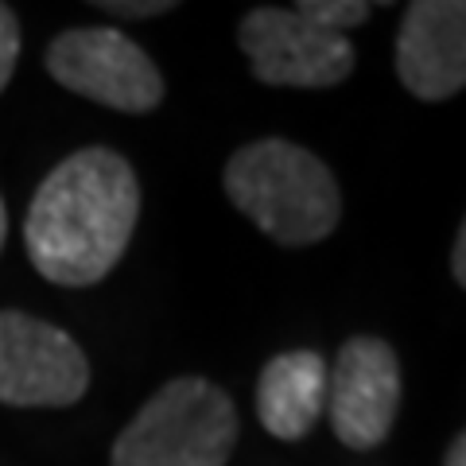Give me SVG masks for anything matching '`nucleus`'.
I'll list each match as a JSON object with an SVG mask.
<instances>
[{"mask_svg":"<svg viewBox=\"0 0 466 466\" xmlns=\"http://www.w3.org/2000/svg\"><path fill=\"white\" fill-rule=\"evenodd\" d=\"M16 58H20V20L8 5H0V94L16 70Z\"/></svg>","mask_w":466,"mask_h":466,"instance_id":"obj_11","label":"nucleus"},{"mask_svg":"<svg viewBox=\"0 0 466 466\" xmlns=\"http://www.w3.org/2000/svg\"><path fill=\"white\" fill-rule=\"evenodd\" d=\"M397 75L420 101L466 90V0H416L397 32Z\"/></svg>","mask_w":466,"mask_h":466,"instance_id":"obj_8","label":"nucleus"},{"mask_svg":"<svg viewBox=\"0 0 466 466\" xmlns=\"http://www.w3.org/2000/svg\"><path fill=\"white\" fill-rule=\"evenodd\" d=\"M443 466H466V431L459 435L455 443L447 447V459H443Z\"/></svg>","mask_w":466,"mask_h":466,"instance_id":"obj_14","label":"nucleus"},{"mask_svg":"<svg viewBox=\"0 0 466 466\" xmlns=\"http://www.w3.org/2000/svg\"><path fill=\"white\" fill-rule=\"evenodd\" d=\"M90 389L82 346L27 311H0V404L70 408Z\"/></svg>","mask_w":466,"mask_h":466,"instance_id":"obj_6","label":"nucleus"},{"mask_svg":"<svg viewBox=\"0 0 466 466\" xmlns=\"http://www.w3.org/2000/svg\"><path fill=\"white\" fill-rule=\"evenodd\" d=\"M296 12L334 35H346L350 27H361L373 16V5H361V0H299Z\"/></svg>","mask_w":466,"mask_h":466,"instance_id":"obj_10","label":"nucleus"},{"mask_svg":"<svg viewBox=\"0 0 466 466\" xmlns=\"http://www.w3.org/2000/svg\"><path fill=\"white\" fill-rule=\"evenodd\" d=\"M222 183L233 207L288 249L323 241L342 218V195L327 164L284 137L238 148L222 171Z\"/></svg>","mask_w":466,"mask_h":466,"instance_id":"obj_2","label":"nucleus"},{"mask_svg":"<svg viewBox=\"0 0 466 466\" xmlns=\"http://www.w3.org/2000/svg\"><path fill=\"white\" fill-rule=\"evenodd\" d=\"M451 272H455V280L466 288V218H462V226H459L455 249H451Z\"/></svg>","mask_w":466,"mask_h":466,"instance_id":"obj_13","label":"nucleus"},{"mask_svg":"<svg viewBox=\"0 0 466 466\" xmlns=\"http://www.w3.org/2000/svg\"><path fill=\"white\" fill-rule=\"evenodd\" d=\"M137 218L140 183L133 164L113 148H82L39 183L24 245L43 280L90 288L121 265Z\"/></svg>","mask_w":466,"mask_h":466,"instance_id":"obj_1","label":"nucleus"},{"mask_svg":"<svg viewBox=\"0 0 466 466\" xmlns=\"http://www.w3.org/2000/svg\"><path fill=\"white\" fill-rule=\"evenodd\" d=\"M238 43L253 66V78L291 90H327L350 78L354 43L334 35L296 8H253L238 27Z\"/></svg>","mask_w":466,"mask_h":466,"instance_id":"obj_5","label":"nucleus"},{"mask_svg":"<svg viewBox=\"0 0 466 466\" xmlns=\"http://www.w3.org/2000/svg\"><path fill=\"white\" fill-rule=\"evenodd\" d=\"M47 75L63 90L121 113H152L164 101V75L148 51L116 27H70L47 47Z\"/></svg>","mask_w":466,"mask_h":466,"instance_id":"obj_4","label":"nucleus"},{"mask_svg":"<svg viewBox=\"0 0 466 466\" xmlns=\"http://www.w3.org/2000/svg\"><path fill=\"white\" fill-rule=\"evenodd\" d=\"M97 8L109 12V16H125V20H152V16L171 12L175 5L171 0H101Z\"/></svg>","mask_w":466,"mask_h":466,"instance_id":"obj_12","label":"nucleus"},{"mask_svg":"<svg viewBox=\"0 0 466 466\" xmlns=\"http://www.w3.org/2000/svg\"><path fill=\"white\" fill-rule=\"evenodd\" d=\"M238 443V408L207 377L156 389L113 443V466H226Z\"/></svg>","mask_w":466,"mask_h":466,"instance_id":"obj_3","label":"nucleus"},{"mask_svg":"<svg viewBox=\"0 0 466 466\" xmlns=\"http://www.w3.org/2000/svg\"><path fill=\"white\" fill-rule=\"evenodd\" d=\"M5 238H8V210H5V198H0V249H5Z\"/></svg>","mask_w":466,"mask_h":466,"instance_id":"obj_15","label":"nucleus"},{"mask_svg":"<svg viewBox=\"0 0 466 466\" xmlns=\"http://www.w3.org/2000/svg\"><path fill=\"white\" fill-rule=\"evenodd\" d=\"M400 408V361L392 346L373 334L342 342L327 370V416L339 443L373 451L389 440Z\"/></svg>","mask_w":466,"mask_h":466,"instance_id":"obj_7","label":"nucleus"},{"mask_svg":"<svg viewBox=\"0 0 466 466\" xmlns=\"http://www.w3.org/2000/svg\"><path fill=\"white\" fill-rule=\"evenodd\" d=\"M327 408V361L315 350L276 354L257 381V416L268 435L296 443Z\"/></svg>","mask_w":466,"mask_h":466,"instance_id":"obj_9","label":"nucleus"}]
</instances>
